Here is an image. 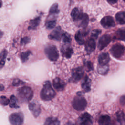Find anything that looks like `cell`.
I'll list each match as a JSON object with an SVG mask.
<instances>
[{
	"label": "cell",
	"instance_id": "2",
	"mask_svg": "<svg viewBox=\"0 0 125 125\" xmlns=\"http://www.w3.org/2000/svg\"><path fill=\"white\" fill-rule=\"evenodd\" d=\"M56 92L52 88L49 81L44 83L40 92L41 98L44 101H50L55 97Z\"/></svg>",
	"mask_w": 125,
	"mask_h": 125
},
{
	"label": "cell",
	"instance_id": "32",
	"mask_svg": "<svg viewBox=\"0 0 125 125\" xmlns=\"http://www.w3.org/2000/svg\"><path fill=\"white\" fill-rule=\"evenodd\" d=\"M101 33V30L100 29H95L92 32L90 38H91L93 39L94 40H96L98 38V37L99 35Z\"/></svg>",
	"mask_w": 125,
	"mask_h": 125
},
{
	"label": "cell",
	"instance_id": "14",
	"mask_svg": "<svg viewBox=\"0 0 125 125\" xmlns=\"http://www.w3.org/2000/svg\"><path fill=\"white\" fill-rule=\"evenodd\" d=\"M59 13L58 5L57 3H54L50 7L47 20H56V17Z\"/></svg>",
	"mask_w": 125,
	"mask_h": 125
},
{
	"label": "cell",
	"instance_id": "26",
	"mask_svg": "<svg viewBox=\"0 0 125 125\" xmlns=\"http://www.w3.org/2000/svg\"><path fill=\"white\" fill-rule=\"evenodd\" d=\"M109 70V67L108 65H98L97 67V71L98 72L102 75H106Z\"/></svg>",
	"mask_w": 125,
	"mask_h": 125
},
{
	"label": "cell",
	"instance_id": "39",
	"mask_svg": "<svg viewBox=\"0 0 125 125\" xmlns=\"http://www.w3.org/2000/svg\"><path fill=\"white\" fill-rule=\"evenodd\" d=\"M107 2L110 4H114L116 2H117L116 0H111V1H107Z\"/></svg>",
	"mask_w": 125,
	"mask_h": 125
},
{
	"label": "cell",
	"instance_id": "18",
	"mask_svg": "<svg viewBox=\"0 0 125 125\" xmlns=\"http://www.w3.org/2000/svg\"><path fill=\"white\" fill-rule=\"evenodd\" d=\"M29 109L32 113L34 117H37L41 112L40 105L35 102H31L29 104Z\"/></svg>",
	"mask_w": 125,
	"mask_h": 125
},
{
	"label": "cell",
	"instance_id": "12",
	"mask_svg": "<svg viewBox=\"0 0 125 125\" xmlns=\"http://www.w3.org/2000/svg\"><path fill=\"white\" fill-rule=\"evenodd\" d=\"M101 24L104 28H105L114 27L115 25L113 17L109 16L104 17L101 21Z\"/></svg>",
	"mask_w": 125,
	"mask_h": 125
},
{
	"label": "cell",
	"instance_id": "43",
	"mask_svg": "<svg viewBox=\"0 0 125 125\" xmlns=\"http://www.w3.org/2000/svg\"><path fill=\"white\" fill-rule=\"evenodd\" d=\"M1 6H2V2L1 1H0V8L1 7Z\"/></svg>",
	"mask_w": 125,
	"mask_h": 125
},
{
	"label": "cell",
	"instance_id": "11",
	"mask_svg": "<svg viewBox=\"0 0 125 125\" xmlns=\"http://www.w3.org/2000/svg\"><path fill=\"white\" fill-rule=\"evenodd\" d=\"M63 33L60 26L56 27L52 32L49 35L48 37L50 39L56 41H60L62 38Z\"/></svg>",
	"mask_w": 125,
	"mask_h": 125
},
{
	"label": "cell",
	"instance_id": "34",
	"mask_svg": "<svg viewBox=\"0 0 125 125\" xmlns=\"http://www.w3.org/2000/svg\"><path fill=\"white\" fill-rule=\"evenodd\" d=\"M84 66L85 67L86 70L87 71H91L93 69V64L90 61H86L84 63Z\"/></svg>",
	"mask_w": 125,
	"mask_h": 125
},
{
	"label": "cell",
	"instance_id": "16",
	"mask_svg": "<svg viewBox=\"0 0 125 125\" xmlns=\"http://www.w3.org/2000/svg\"><path fill=\"white\" fill-rule=\"evenodd\" d=\"M53 85L55 89L58 91L63 90L65 86V82L59 78H56L53 81Z\"/></svg>",
	"mask_w": 125,
	"mask_h": 125
},
{
	"label": "cell",
	"instance_id": "25",
	"mask_svg": "<svg viewBox=\"0 0 125 125\" xmlns=\"http://www.w3.org/2000/svg\"><path fill=\"white\" fill-rule=\"evenodd\" d=\"M7 55V51L5 49H4L0 53V69H1L5 64Z\"/></svg>",
	"mask_w": 125,
	"mask_h": 125
},
{
	"label": "cell",
	"instance_id": "28",
	"mask_svg": "<svg viewBox=\"0 0 125 125\" xmlns=\"http://www.w3.org/2000/svg\"><path fill=\"white\" fill-rule=\"evenodd\" d=\"M31 54V52L30 51H26L25 52H22L20 55V58L21 62H26L28 59V58Z\"/></svg>",
	"mask_w": 125,
	"mask_h": 125
},
{
	"label": "cell",
	"instance_id": "15",
	"mask_svg": "<svg viewBox=\"0 0 125 125\" xmlns=\"http://www.w3.org/2000/svg\"><path fill=\"white\" fill-rule=\"evenodd\" d=\"M96 48L95 40L90 38L85 43V50L87 54H90L93 52Z\"/></svg>",
	"mask_w": 125,
	"mask_h": 125
},
{
	"label": "cell",
	"instance_id": "4",
	"mask_svg": "<svg viewBox=\"0 0 125 125\" xmlns=\"http://www.w3.org/2000/svg\"><path fill=\"white\" fill-rule=\"evenodd\" d=\"M73 108L78 111L83 110L87 105L86 100L81 95L78 94V96L75 97L72 103Z\"/></svg>",
	"mask_w": 125,
	"mask_h": 125
},
{
	"label": "cell",
	"instance_id": "17",
	"mask_svg": "<svg viewBox=\"0 0 125 125\" xmlns=\"http://www.w3.org/2000/svg\"><path fill=\"white\" fill-rule=\"evenodd\" d=\"M109 61L110 57L108 53H102L100 54L98 57L99 65H108V63Z\"/></svg>",
	"mask_w": 125,
	"mask_h": 125
},
{
	"label": "cell",
	"instance_id": "38",
	"mask_svg": "<svg viewBox=\"0 0 125 125\" xmlns=\"http://www.w3.org/2000/svg\"><path fill=\"white\" fill-rule=\"evenodd\" d=\"M120 102H121V103L123 105H124V104H125V96H124V95L122 96L121 97V99H120Z\"/></svg>",
	"mask_w": 125,
	"mask_h": 125
},
{
	"label": "cell",
	"instance_id": "13",
	"mask_svg": "<svg viewBox=\"0 0 125 125\" xmlns=\"http://www.w3.org/2000/svg\"><path fill=\"white\" fill-rule=\"evenodd\" d=\"M61 50L62 55L66 58H70L73 53V48L70 43H65L62 46Z\"/></svg>",
	"mask_w": 125,
	"mask_h": 125
},
{
	"label": "cell",
	"instance_id": "31",
	"mask_svg": "<svg viewBox=\"0 0 125 125\" xmlns=\"http://www.w3.org/2000/svg\"><path fill=\"white\" fill-rule=\"evenodd\" d=\"M62 39L65 43H70L71 41V37L67 33H64L62 36Z\"/></svg>",
	"mask_w": 125,
	"mask_h": 125
},
{
	"label": "cell",
	"instance_id": "29",
	"mask_svg": "<svg viewBox=\"0 0 125 125\" xmlns=\"http://www.w3.org/2000/svg\"><path fill=\"white\" fill-rule=\"evenodd\" d=\"M125 29H120L118 31H117V38L119 40H121L122 41H124L125 40Z\"/></svg>",
	"mask_w": 125,
	"mask_h": 125
},
{
	"label": "cell",
	"instance_id": "1",
	"mask_svg": "<svg viewBox=\"0 0 125 125\" xmlns=\"http://www.w3.org/2000/svg\"><path fill=\"white\" fill-rule=\"evenodd\" d=\"M71 17L78 27H85L89 21V18L87 14L83 13L79 8H74L71 13Z\"/></svg>",
	"mask_w": 125,
	"mask_h": 125
},
{
	"label": "cell",
	"instance_id": "30",
	"mask_svg": "<svg viewBox=\"0 0 125 125\" xmlns=\"http://www.w3.org/2000/svg\"><path fill=\"white\" fill-rule=\"evenodd\" d=\"M56 20H47L45 23V26L47 29H52L56 26Z\"/></svg>",
	"mask_w": 125,
	"mask_h": 125
},
{
	"label": "cell",
	"instance_id": "42",
	"mask_svg": "<svg viewBox=\"0 0 125 125\" xmlns=\"http://www.w3.org/2000/svg\"><path fill=\"white\" fill-rule=\"evenodd\" d=\"M67 125H76L75 124H73V123H68Z\"/></svg>",
	"mask_w": 125,
	"mask_h": 125
},
{
	"label": "cell",
	"instance_id": "21",
	"mask_svg": "<svg viewBox=\"0 0 125 125\" xmlns=\"http://www.w3.org/2000/svg\"><path fill=\"white\" fill-rule=\"evenodd\" d=\"M99 125H111V119L107 115H103L100 116L98 120Z\"/></svg>",
	"mask_w": 125,
	"mask_h": 125
},
{
	"label": "cell",
	"instance_id": "23",
	"mask_svg": "<svg viewBox=\"0 0 125 125\" xmlns=\"http://www.w3.org/2000/svg\"><path fill=\"white\" fill-rule=\"evenodd\" d=\"M115 19L117 22L120 24H124L125 23V12L122 11L117 13L115 15Z\"/></svg>",
	"mask_w": 125,
	"mask_h": 125
},
{
	"label": "cell",
	"instance_id": "41",
	"mask_svg": "<svg viewBox=\"0 0 125 125\" xmlns=\"http://www.w3.org/2000/svg\"><path fill=\"white\" fill-rule=\"evenodd\" d=\"M2 35H3V33H2V32L0 30V39L2 37Z\"/></svg>",
	"mask_w": 125,
	"mask_h": 125
},
{
	"label": "cell",
	"instance_id": "7",
	"mask_svg": "<svg viewBox=\"0 0 125 125\" xmlns=\"http://www.w3.org/2000/svg\"><path fill=\"white\" fill-rule=\"evenodd\" d=\"M9 121L12 125H22L23 116L21 113H13L9 116Z\"/></svg>",
	"mask_w": 125,
	"mask_h": 125
},
{
	"label": "cell",
	"instance_id": "24",
	"mask_svg": "<svg viewBox=\"0 0 125 125\" xmlns=\"http://www.w3.org/2000/svg\"><path fill=\"white\" fill-rule=\"evenodd\" d=\"M43 125H60V122L57 118L50 117L46 120Z\"/></svg>",
	"mask_w": 125,
	"mask_h": 125
},
{
	"label": "cell",
	"instance_id": "3",
	"mask_svg": "<svg viewBox=\"0 0 125 125\" xmlns=\"http://www.w3.org/2000/svg\"><path fill=\"white\" fill-rule=\"evenodd\" d=\"M18 96L21 102H28L33 96L32 89L28 86H22L18 90Z\"/></svg>",
	"mask_w": 125,
	"mask_h": 125
},
{
	"label": "cell",
	"instance_id": "36",
	"mask_svg": "<svg viewBox=\"0 0 125 125\" xmlns=\"http://www.w3.org/2000/svg\"><path fill=\"white\" fill-rule=\"evenodd\" d=\"M30 41V39L29 38L27 37H25L24 38H21V44H26L28 43H29Z\"/></svg>",
	"mask_w": 125,
	"mask_h": 125
},
{
	"label": "cell",
	"instance_id": "37",
	"mask_svg": "<svg viewBox=\"0 0 125 125\" xmlns=\"http://www.w3.org/2000/svg\"><path fill=\"white\" fill-rule=\"evenodd\" d=\"M23 83H24L22 81L18 79H16L13 81L12 84L14 86H19L20 85L22 84Z\"/></svg>",
	"mask_w": 125,
	"mask_h": 125
},
{
	"label": "cell",
	"instance_id": "5",
	"mask_svg": "<svg viewBox=\"0 0 125 125\" xmlns=\"http://www.w3.org/2000/svg\"><path fill=\"white\" fill-rule=\"evenodd\" d=\"M44 52L48 59L51 61H56L59 58L58 49L54 45H47L44 49Z\"/></svg>",
	"mask_w": 125,
	"mask_h": 125
},
{
	"label": "cell",
	"instance_id": "10",
	"mask_svg": "<svg viewBox=\"0 0 125 125\" xmlns=\"http://www.w3.org/2000/svg\"><path fill=\"white\" fill-rule=\"evenodd\" d=\"M79 125H92V119L91 115L87 112L82 114L78 120Z\"/></svg>",
	"mask_w": 125,
	"mask_h": 125
},
{
	"label": "cell",
	"instance_id": "27",
	"mask_svg": "<svg viewBox=\"0 0 125 125\" xmlns=\"http://www.w3.org/2000/svg\"><path fill=\"white\" fill-rule=\"evenodd\" d=\"M9 104L10 107L11 108H17L19 107V106L18 104V100L14 95H12L10 97Z\"/></svg>",
	"mask_w": 125,
	"mask_h": 125
},
{
	"label": "cell",
	"instance_id": "19",
	"mask_svg": "<svg viewBox=\"0 0 125 125\" xmlns=\"http://www.w3.org/2000/svg\"><path fill=\"white\" fill-rule=\"evenodd\" d=\"M82 88L85 92H89L91 89V80L87 76H85L82 83Z\"/></svg>",
	"mask_w": 125,
	"mask_h": 125
},
{
	"label": "cell",
	"instance_id": "33",
	"mask_svg": "<svg viewBox=\"0 0 125 125\" xmlns=\"http://www.w3.org/2000/svg\"><path fill=\"white\" fill-rule=\"evenodd\" d=\"M0 103L3 105H7L9 103V100L4 96H1L0 97Z\"/></svg>",
	"mask_w": 125,
	"mask_h": 125
},
{
	"label": "cell",
	"instance_id": "40",
	"mask_svg": "<svg viewBox=\"0 0 125 125\" xmlns=\"http://www.w3.org/2000/svg\"><path fill=\"white\" fill-rule=\"evenodd\" d=\"M4 89V87L2 85L0 84V90H3Z\"/></svg>",
	"mask_w": 125,
	"mask_h": 125
},
{
	"label": "cell",
	"instance_id": "22",
	"mask_svg": "<svg viewBox=\"0 0 125 125\" xmlns=\"http://www.w3.org/2000/svg\"><path fill=\"white\" fill-rule=\"evenodd\" d=\"M41 21V17L38 16L33 20H31L29 22V24L28 26L29 30H34L36 29V28L39 26Z\"/></svg>",
	"mask_w": 125,
	"mask_h": 125
},
{
	"label": "cell",
	"instance_id": "20",
	"mask_svg": "<svg viewBox=\"0 0 125 125\" xmlns=\"http://www.w3.org/2000/svg\"><path fill=\"white\" fill-rule=\"evenodd\" d=\"M86 35V32L85 31H81V30L78 31L75 36V40L80 45L83 44L85 42L84 36Z\"/></svg>",
	"mask_w": 125,
	"mask_h": 125
},
{
	"label": "cell",
	"instance_id": "6",
	"mask_svg": "<svg viewBox=\"0 0 125 125\" xmlns=\"http://www.w3.org/2000/svg\"><path fill=\"white\" fill-rule=\"evenodd\" d=\"M110 51L112 56L116 59H120L124 54L125 47L123 45L117 43L112 46Z\"/></svg>",
	"mask_w": 125,
	"mask_h": 125
},
{
	"label": "cell",
	"instance_id": "8",
	"mask_svg": "<svg viewBox=\"0 0 125 125\" xmlns=\"http://www.w3.org/2000/svg\"><path fill=\"white\" fill-rule=\"evenodd\" d=\"M83 74L84 70L83 67H78L73 69L72 71L71 81L74 83H76L83 78Z\"/></svg>",
	"mask_w": 125,
	"mask_h": 125
},
{
	"label": "cell",
	"instance_id": "35",
	"mask_svg": "<svg viewBox=\"0 0 125 125\" xmlns=\"http://www.w3.org/2000/svg\"><path fill=\"white\" fill-rule=\"evenodd\" d=\"M117 116L118 118V121L124 124V114L122 111H120L117 113Z\"/></svg>",
	"mask_w": 125,
	"mask_h": 125
},
{
	"label": "cell",
	"instance_id": "9",
	"mask_svg": "<svg viewBox=\"0 0 125 125\" xmlns=\"http://www.w3.org/2000/svg\"><path fill=\"white\" fill-rule=\"evenodd\" d=\"M111 41V37L109 35L104 34L102 36L98 41V48L102 50L104 49L105 47H106L108 44L110 43Z\"/></svg>",
	"mask_w": 125,
	"mask_h": 125
}]
</instances>
